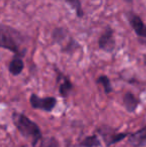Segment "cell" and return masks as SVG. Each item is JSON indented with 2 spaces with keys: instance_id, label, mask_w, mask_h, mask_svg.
Listing matches in <instances>:
<instances>
[{
  "instance_id": "obj_1",
  "label": "cell",
  "mask_w": 146,
  "mask_h": 147,
  "mask_svg": "<svg viewBox=\"0 0 146 147\" xmlns=\"http://www.w3.org/2000/svg\"><path fill=\"white\" fill-rule=\"evenodd\" d=\"M12 121H13L15 127L17 130L24 136L28 138L31 141V144L33 146H36L37 142L41 140V130L39 126L35 122L30 120L26 115L22 113L14 111L12 113Z\"/></svg>"
},
{
  "instance_id": "obj_2",
  "label": "cell",
  "mask_w": 146,
  "mask_h": 147,
  "mask_svg": "<svg viewBox=\"0 0 146 147\" xmlns=\"http://www.w3.org/2000/svg\"><path fill=\"white\" fill-rule=\"evenodd\" d=\"M24 42V37L18 31L6 25H1L0 28V44L1 47L9 49L18 56H23L25 50H22L21 45Z\"/></svg>"
},
{
  "instance_id": "obj_3",
  "label": "cell",
  "mask_w": 146,
  "mask_h": 147,
  "mask_svg": "<svg viewBox=\"0 0 146 147\" xmlns=\"http://www.w3.org/2000/svg\"><path fill=\"white\" fill-rule=\"evenodd\" d=\"M97 132L103 137L104 141H105L107 146L117 143L120 140L124 139L125 137L129 136V134L126 133V132H124V133H117L113 128H111L107 125H102L101 127H99L97 129Z\"/></svg>"
},
{
  "instance_id": "obj_4",
  "label": "cell",
  "mask_w": 146,
  "mask_h": 147,
  "mask_svg": "<svg viewBox=\"0 0 146 147\" xmlns=\"http://www.w3.org/2000/svg\"><path fill=\"white\" fill-rule=\"evenodd\" d=\"M30 105L34 109H40L44 111H52V109L55 107L57 101L54 97H44L41 98L36 94H31L30 96Z\"/></svg>"
},
{
  "instance_id": "obj_5",
  "label": "cell",
  "mask_w": 146,
  "mask_h": 147,
  "mask_svg": "<svg viewBox=\"0 0 146 147\" xmlns=\"http://www.w3.org/2000/svg\"><path fill=\"white\" fill-rule=\"evenodd\" d=\"M98 46L100 49L104 50L105 52H112L115 48V40L113 37V30L109 26L105 28L104 32L100 36L98 40Z\"/></svg>"
},
{
  "instance_id": "obj_6",
  "label": "cell",
  "mask_w": 146,
  "mask_h": 147,
  "mask_svg": "<svg viewBox=\"0 0 146 147\" xmlns=\"http://www.w3.org/2000/svg\"><path fill=\"white\" fill-rule=\"evenodd\" d=\"M127 19L135 33L139 36V38L146 39V25L143 23L142 19L137 14L132 13V12L127 14Z\"/></svg>"
},
{
  "instance_id": "obj_7",
  "label": "cell",
  "mask_w": 146,
  "mask_h": 147,
  "mask_svg": "<svg viewBox=\"0 0 146 147\" xmlns=\"http://www.w3.org/2000/svg\"><path fill=\"white\" fill-rule=\"evenodd\" d=\"M128 142L133 147H141L146 145V125L134 133L129 134Z\"/></svg>"
},
{
  "instance_id": "obj_8",
  "label": "cell",
  "mask_w": 146,
  "mask_h": 147,
  "mask_svg": "<svg viewBox=\"0 0 146 147\" xmlns=\"http://www.w3.org/2000/svg\"><path fill=\"white\" fill-rule=\"evenodd\" d=\"M123 104L128 112H134L139 105V99L133 93L127 92L123 96Z\"/></svg>"
},
{
  "instance_id": "obj_9",
  "label": "cell",
  "mask_w": 146,
  "mask_h": 147,
  "mask_svg": "<svg viewBox=\"0 0 146 147\" xmlns=\"http://www.w3.org/2000/svg\"><path fill=\"white\" fill-rule=\"evenodd\" d=\"M8 68H9V72L12 75H15V76L19 75L24 68V63H23V61H22L21 57L16 55V56L10 61Z\"/></svg>"
},
{
  "instance_id": "obj_10",
  "label": "cell",
  "mask_w": 146,
  "mask_h": 147,
  "mask_svg": "<svg viewBox=\"0 0 146 147\" xmlns=\"http://www.w3.org/2000/svg\"><path fill=\"white\" fill-rule=\"evenodd\" d=\"M73 85L70 82V80L67 77H63V80L61 82V84L59 85V93L62 97H67L70 93V91L72 90Z\"/></svg>"
},
{
  "instance_id": "obj_11",
  "label": "cell",
  "mask_w": 146,
  "mask_h": 147,
  "mask_svg": "<svg viewBox=\"0 0 146 147\" xmlns=\"http://www.w3.org/2000/svg\"><path fill=\"white\" fill-rule=\"evenodd\" d=\"M80 145L82 147H99L101 145V142L99 141L97 136L94 134V135L87 136V137L84 138V139L80 142Z\"/></svg>"
},
{
  "instance_id": "obj_12",
  "label": "cell",
  "mask_w": 146,
  "mask_h": 147,
  "mask_svg": "<svg viewBox=\"0 0 146 147\" xmlns=\"http://www.w3.org/2000/svg\"><path fill=\"white\" fill-rule=\"evenodd\" d=\"M96 83L101 84V85L103 86L104 92H105L106 94H109L111 91L113 90L112 86H111L109 78H108L107 76H105V75H102V76H100V77H98L97 80H96Z\"/></svg>"
},
{
  "instance_id": "obj_13",
  "label": "cell",
  "mask_w": 146,
  "mask_h": 147,
  "mask_svg": "<svg viewBox=\"0 0 146 147\" xmlns=\"http://www.w3.org/2000/svg\"><path fill=\"white\" fill-rule=\"evenodd\" d=\"M40 147H60L59 142L53 136H46V137L41 139Z\"/></svg>"
},
{
  "instance_id": "obj_14",
  "label": "cell",
  "mask_w": 146,
  "mask_h": 147,
  "mask_svg": "<svg viewBox=\"0 0 146 147\" xmlns=\"http://www.w3.org/2000/svg\"><path fill=\"white\" fill-rule=\"evenodd\" d=\"M65 1L75 10L78 17H82V16H83L84 13H83V9H82L81 1H80V0H65Z\"/></svg>"
},
{
  "instance_id": "obj_15",
  "label": "cell",
  "mask_w": 146,
  "mask_h": 147,
  "mask_svg": "<svg viewBox=\"0 0 146 147\" xmlns=\"http://www.w3.org/2000/svg\"><path fill=\"white\" fill-rule=\"evenodd\" d=\"M139 41H140L141 43H143V44L146 45V39H144V38H139Z\"/></svg>"
},
{
  "instance_id": "obj_16",
  "label": "cell",
  "mask_w": 146,
  "mask_h": 147,
  "mask_svg": "<svg viewBox=\"0 0 146 147\" xmlns=\"http://www.w3.org/2000/svg\"><path fill=\"white\" fill-rule=\"evenodd\" d=\"M144 64H145V65H146V55H145V56H144Z\"/></svg>"
}]
</instances>
